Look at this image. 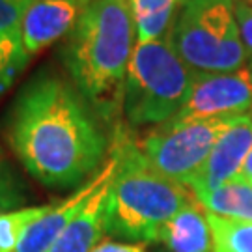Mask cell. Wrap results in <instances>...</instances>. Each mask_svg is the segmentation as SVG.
<instances>
[{"instance_id": "cell-1", "label": "cell", "mask_w": 252, "mask_h": 252, "mask_svg": "<svg viewBox=\"0 0 252 252\" xmlns=\"http://www.w3.org/2000/svg\"><path fill=\"white\" fill-rule=\"evenodd\" d=\"M8 136L25 170L47 187L79 185L99 168L108 146L79 88L51 73L19 94Z\"/></svg>"}, {"instance_id": "cell-2", "label": "cell", "mask_w": 252, "mask_h": 252, "mask_svg": "<svg viewBox=\"0 0 252 252\" xmlns=\"http://www.w3.org/2000/svg\"><path fill=\"white\" fill-rule=\"evenodd\" d=\"M136 47L127 0H88L63 47V62L86 101L108 110L122 101Z\"/></svg>"}, {"instance_id": "cell-3", "label": "cell", "mask_w": 252, "mask_h": 252, "mask_svg": "<svg viewBox=\"0 0 252 252\" xmlns=\"http://www.w3.org/2000/svg\"><path fill=\"white\" fill-rule=\"evenodd\" d=\"M116 170L108 185L105 232L127 241H157V234L190 202L194 192L168 180L146 161L138 142L118 133L112 148Z\"/></svg>"}, {"instance_id": "cell-4", "label": "cell", "mask_w": 252, "mask_h": 252, "mask_svg": "<svg viewBox=\"0 0 252 252\" xmlns=\"http://www.w3.org/2000/svg\"><path fill=\"white\" fill-rule=\"evenodd\" d=\"M192 75L168 36L136 43L127 69L122 107L131 126H161L176 116L190 90Z\"/></svg>"}, {"instance_id": "cell-5", "label": "cell", "mask_w": 252, "mask_h": 252, "mask_svg": "<svg viewBox=\"0 0 252 252\" xmlns=\"http://www.w3.org/2000/svg\"><path fill=\"white\" fill-rule=\"evenodd\" d=\"M180 58L194 73H232L247 67L235 0H183L168 32Z\"/></svg>"}, {"instance_id": "cell-6", "label": "cell", "mask_w": 252, "mask_h": 252, "mask_svg": "<svg viewBox=\"0 0 252 252\" xmlns=\"http://www.w3.org/2000/svg\"><path fill=\"white\" fill-rule=\"evenodd\" d=\"M235 118H215V120H170L161 124L153 133L144 136L138 148L146 161L155 170L187 185L206 164L219 136L232 126Z\"/></svg>"}, {"instance_id": "cell-7", "label": "cell", "mask_w": 252, "mask_h": 252, "mask_svg": "<svg viewBox=\"0 0 252 252\" xmlns=\"http://www.w3.org/2000/svg\"><path fill=\"white\" fill-rule=\"evenodd\" d=\"M252 108V71L243 67L232 73H194L187 99L172 120L239 118ZM170 122V120H168Z\"/></svg>"}, {"instance_id": "cell-8", "label": "cell", "mask_w": 252, "mask_h": 252, "mask_svg": "<svg viewBox=\"0 0 252 252\" xmlns=\"http://www.w3.org/2000/svg\"><path fill=\"white\" fill-rule=\"evenodd\" d=\"M252 150V122L249 116H239L232 126L219 136L215 148L211 150L206 164L189 183L194 194L215 190L224 183L237 180L247 155Z\"/></svg>"}, {"instance_id": "cell-9", "label": "cell", "mask_w": 252, "mask_h": 252, "mask_svg": "<svg viewBox=\"0 0 252 252\" xmlns=\"http://www.w3.org/2000/svg\"><path fill=\"white\" fill-rule=\"evenodd\" d=\"M116 170V155L110 150L108 153L107 162L90 181H86L81 189H77L69 198H65L63 202L56 204V206L43 215L39 220H36L34 224L28 228L21 243H19L15 252H47L53 243L60 237L63 230L67 228V224L71 222L75 217L79 215L84 204L92 198V194L99 189L101 185L108 181L114 176Z\"/></svg>"}, {"instance_id": "cell-10", "label": "cell", "mask_w": 252, "mask_h": 252, "mask_svg": "<svg viewBox=\"0 0 252 252\" xmlns=\"http://www.w3.org/2000/svg\"><path fill=\"white\" fill-rule=\"evenodd\" d=\"M88 0H34L21 25L25 56H34L73 30Z\"/></svg>"}, {"instance_id": "cell-11", "label": "cell", "mask_w": 252, "mask_h": 252, "mask_svg": "<svg viewBox=\"0 0 252 252\" xmlns=\"http://www.w3.org/2000/svg\"><path fill=\"white\" fill-rule=\"evenodd\" d=\"M110 181H105L84 204L79 215L73 219L60 237L47 252H90L101 243L105 232V213H107V194Z\"/></svg>"}, {"instance_id": "cell-12", "label": "cell", "mask_w": 252, "mask_h": 252, "mask_svg": "<svg viewBox=\"0 0 252 252\" xmlns=\"http://www.w3.org/2000/svg\"><path fill=\"white\" fill-rule=\"evenodd\" d=\"M157 241L170 252H213L207 211L198 200L190 202L159 230Z\"/></svg>"}, {"instance_id": "cell-13", "label": "cell", "mask_w": 252, "mask_h": 252, "mask_svg": "<svg viewBox=\"0 0 252 252\" xmlns=\"http://www.w3.org/2000/svg\"><path fill=\"white\" fill-rule=\"evenodd\" d=\"M136 28V43H152L168 36L183 0H127Z\"/></svg>"}, {"instance_id": "cell-14", "label": "cell", "mask_w": 252, "mask_h": 252, "mask_svg": "<svg viewBox=\"0 0 252 252\" xmlns=\"http://www.w3.org/2000/svg\"><path fill=\"white\" fill-rule=\"evenodd\" d=\"M202 207L220 217L252 222V183L241 178L220 185L215 190L194 194Z\"/></svg>"}, {"instance_id": "cell-15", "label": "cell", "mask_w": 252, "mask_h": 252, "mask_svg": "<svg viewBox=\"0 0 252 252\" xmlns=\"http://www.w3.org/2000/svg\"><path fill=\"white\" fill-rule=\"evenodd\" d=\"M213 252H252V222L207 211Z\"/></svg>"}, {"instance_id": "cell-16", "label": "cell", "mask_w": 252, "mask_h": 252, "mask_svg": "<svg viewBox=\"0 0 252 252\" xmlns=\"http://www.w3.org/2000/svg\"><path fill=\"white\" fill-rule=\"evenodd\" d=\"M53 204L36 207H23L0 215V252H15L23 235L36 220L47 215Z\"/></svg>"}, {"instance_id": "cell-17", "label": "cell", "mask_w": 252, "mask_h": 252, "mask_svg": "<svg viewBox=\"0 0 252 252\" xmlns=\"http://www.w3.org/2000/svg\"><path fill=\"white\" fill-rule=\"evenodd\" d=\"M27 202V189L9 162L0 161V215L15 211Z\"/></svg>"}, {"instance_id": "cell-18", "label": "cell", "mask_w": 252, "mask_h": 252, "mask_svg": "<svg viewBox=\"0 0 252 252\" xmlns=\"http://www.w3.org/2000/svg\"><path fill=\"white\" fill-rule=\"evenodd\" d=\"M34 0H0V39L21 43V25Z\"/></svg>"}, {"instance_id": "cell-19", "label": "cell", "mask_w": 252, "mask_h": 252, "mask_svg": "<svg viewBox=\"0 0 252 252\" xmlns=\"http://www.w3.org/2000/svg\"><path fill=\"white\" fill-rule=\"evenodd\" d=\"M25 62L27 56L23 53L21 43H15L11 39H0V90L8 86Z\"/></svg>"}, {"instance_id": "cell-20", "label": "cell", "mask_w": 252, "mask_h": 252, "mask_svg": "<svg viewBox=\"0 0 252 252\" xmlns=\"http://www.w3.org/2000/svg\"><path fill=\"white\" fill-rule=\"evenodd\" d=\"M235 19H237L245 53L252 60V4L245 0H235Z\"/></svg>"}, {"instance_id": "cell-21", "label": "cell", "mask_w": 252, "mask_h": 252, "mask_svg": "<svg viewBox=\"0 0 252 252\" xmlns=\"http://www.w3.org/2000/svg\"><path fill=\"white\" fill-rule=\"evenodd\" d=\"M90 252H146L140 245L131 243H114V241H101Z\"/></svg>"}, {"instance_id": "cell-22", "label": "cell", "mask_w": 252, "mask_h": 252, "mask_svg": "<svg viewBox=\"0 0 252 252\" xmlns=\"http://www.w3.org/2000/svg\"><path fill=\"white\" fill-rule=\"evenodd\" d=\"M239 178L245 181H252V150H251V153L247 155V159H245V164H243V168H241V176H239Z\"/></svg>"}, {"instance_id": "cell-23", "label": "cell", "mask_w": 252, "mask_h": 252, "mask_svg": "<svg viewBox=\"0 0 252 252\" xmlns=\"http://www.w3.org/2000/svg\"><path fill=\"white\" fill-rule=\"evenodd\" d=\"M247 116H249V120H251V122H252V108H251V112H249Z\"/></svg>"}, {"instance_id": "cell-24", "label": "cell", "mask_w": 252, "mask_h": 252, "mask_svg": "<svg viewBox=\"0 0 252 252\" xmlns=\"http://www.w3.org/2000/svg\"><path fill=\"white\" fill-rule=\"evenodd\" d=\"M245 2H249V4H252V0H245Z\"/></svg>"}, {"instance_id": "cell-25", "label": "cell", "mask_w": 252, "mask_h": 252, "mask_svg": "<svg viewBox=\"0 0 252 252\" xmlns=\"http://www.w3.org/2000/svg\"><path fill=\"white\" fill-rule=\"evenodd\" d=\"M251 71H252V65H251Z\"/></svg>"}, {"instance_id": "cell-26", "label": "cell", "mask_w": 252, "mask_h": 252, "mask_svg": "<svg viewBox=\"0 0 252 252\" xmlns=\"http://www.w3.org/2000/svg\"><path fill=\"white\" fill-rule=\"evenodd\" d=\"M251 183H252V181H251Z\"/></svg>"}]
</instances>
